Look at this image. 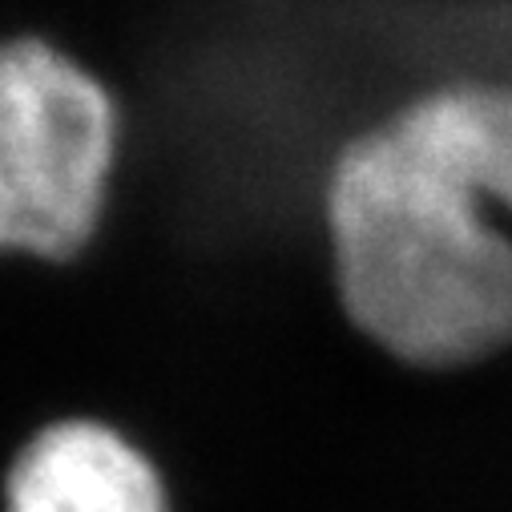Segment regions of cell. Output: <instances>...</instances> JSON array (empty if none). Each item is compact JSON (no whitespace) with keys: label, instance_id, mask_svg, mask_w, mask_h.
<instances>
[{"label":"cell","instance_id":"1","mask_svg":"<svg viewBox=\"0 0 512 512\" xmlns=\"http://www.w3.org/2000/svg\"><path fill=\"white\" fill-rule=\"evenodd\" d=\"M323 218L339 303L379 351L444 371L512 347V230L392 121L339 150Z\"/></svg>","mask_w":512,"mask_h":512},{"label":"cell","instance_id":"2","mask_svg":"<svg viewBox=\"0 0 512 512\" xmlns=\"http://www.w3.org/2000/svg\"><path fill=\"white\" fill-rule=\"evenodd\" d=\"M121 134L93 69L41 37L0 41V254L81 259L113 198Z\"/></svg>","mask_w":512,"mask_h":512},{"label":"cell","instance_id":"3","mask_svg":"<svg viewBox=\"0 0 512 512\" xmlns=\"http://www.w3.org/2000/svg\"><path fill=\"white\" fill-rule=\"evenodd\" d=\"M5 512H174L162 468L101 420L41 428L5 476Z\"/></svg>","mask_w":512,"mask_h":512},{"label":"cell","instance_id":"4","mask_svg":"<svg viewBox=\"0 0 512 512\" xmlns=\"http://www.w3.org/2000/svg\"><path fill=\"white\" fill-rule=\"evenodd\" d=\"M388 121L512 230V81H452Z\"/></svg>","mask_w":512,"mask_h":512}]
</instances>
